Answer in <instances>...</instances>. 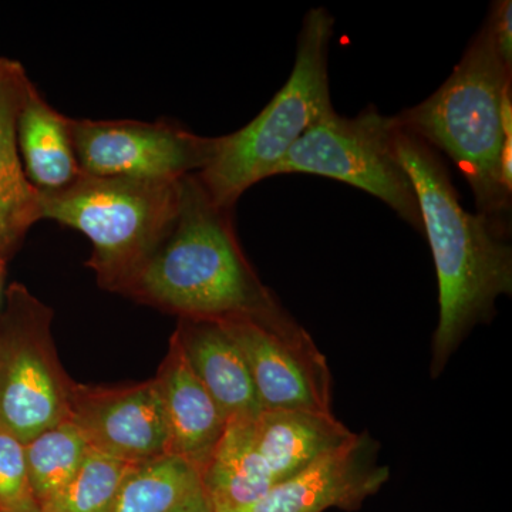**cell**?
<instances>
[{
	"label": "cell",
	"mask_w": 512,
	"mask_h": 512,
	"mask_svg": "<svg viewBox=\"0 0 512 512\" xmlns=\"http://www.w3.org/2000/svg\"><path fill=\"white\" fill-rule=\"evenodd\" d=\"M394 147L416 191L436 265L440 311L431 372L439 376L471 329L493 318L498 299L511 295L512 249L487 218L464 210L433 147L397 123Z\"/></svg>",
	"instance_id": "6da1fadb"
},
{
	"label": "cell",
	"mask_w": 512,
	"mask_h": 512,
	"mask_svg": "<svg viewBox=\"0 0 512 512\" xmlns=\"http://www.w3.org/2000/svg\"><path fill=\"white\" fill-rule=\"evenodd\" d=\"M512 64L501 55L493 22L471 40L460 63L429 99L394 117L463 173L478 208L510 232L512 194Z\"/></svg>",
	"instance_id": "7a4b0ae2"
},
{
	"label": "cell",
	"mask_w": 512,
	"mask_h": 512,
	"mask_svg": "<svg viewBox=\"0 0 512 512\" xmlns=\"http://www.w3.org/2000/svg\"><path fill=\"white\" fill-rule=\"evenodd\" d=\"M173 227L124 295L180 318H221L278 305L249 264L232 221L197 175L180 180Z\"/></svg>",
	"instance_id": "3957f363"
},
{
	"label": "cell",
	"mask_w": 512,
	"mask_h": 512,
	"mask_svg": "<svg viewBox=\"0 0 512 512\" xmlns=\"http://www.w3.org/2000/svg\"><path fill=\"white\" fill-rule=\"evenodd\" d=\"M333 26L335 20L328 10H309L303 18L288 82L251 123L217 137L210 163L195 175L221 207L234 208L248 188L275 177L293 144L316 121L335 111L328 72Z\"/></svg>",
	"instance_id": "277c9868"
},
{
	"label": "cell",
	"mask_w": 512,
	"mask_h": 512,
	"mask_svg": "<svg viewBox=\"0 0 512 512\" xmlns=\"http://www.w3.org/2000/svg\"><path fill=\"white\" fill-rule=\"evenodd\" d=\"M180 180L87 177L40 192V221L52 220L89 238L87 266L107 291H126L167 237L180 208Z\"/></svg>",
	"instance_id": "5b68a950"
},
{
	"label": "cell",
	"mask_w": 512,
	"mask_h": 512,
	"mask_svg": "<svg viewBox=\"0 0 512 512\" xmlns=\"http://www.w3.org/2000/svg\"><path fill=\"white\" fill-rule=\"evenodd\" d=\"M52 319L25 285L9 286L0 312V429L23 444L70 419L74 382L57 356Z\"/></svg>",
	"instance_id": "8992f818"
},
{
	"label": "cell",
	"mask_w": 512,
	"mask_h": 512,
	"mask_svg": "<svg viewBox=\"0 0 512 512\" xmlns=\"http://www.w3.org/2000/svg\"><path fill=\"white\" fill-rule=\"evenodd\" d=\"M394 117L369 107L356 117L336 111L316 121L288 151L275 175L313 174L375 195L423 234L412 180L394 147Z\"/></svg>",
	"instance_id": "52a82bcc"
},
{
	"label": "cell",
	"mask_w": 512,
	"mask_h": 512,
	"mask_svg": "<svg viewBox=\"0 0 512 512\" xmlns=\"http://www.w3.org/2000/svg\"><path fill=\"white\" fill-rule=\"evenodd\" d=\"M215 319L244 355L262 412L332 413V377L326 357L281 303Z\"/></svg>",
	"instance_id": "ba28073f"
},
{
	"label": "cell",
	"mask_w": 512,
	"mask_h": 512,
	"mask_svg": "<svg viewBox=\"0 0 512 512\" xmlns=\"http://www.w3.org/2000/svg\"><path fill=\"white\" fill-rule=\"evenodd\" d=\"M70 133L87 177L178 181L200 173L217 147L170 121L70 119Z\"/></svg>",
	"instance_id": "9c48e42d"
},
{
	"label": "cell",
	"mask_w": 512,
	"mask_h": 512,
	"mask_svg": "<svg viewBox=\"0 0 512 512\" xmlns=\"http://www.w3.org/2000/svg\"><path fill=\"white\" fill-rule=\"evenodd\" d=\"M70 419L90 447L131 464L170 454V434L156 379L130 386L73 384Z\"/></svg>",
	"instance_id": "30bf717a"
},
{
	"label": "cell",
	"mask_w": 512,
	"mask_h": 512,
	"mask_svg": "<svg viewBox=\"0 0 512 512\" xmlns=\"http://www.w3.org/2000/svg\"><path fill=\"white\" fill-rule=\"evenodd\" d=\"M389 478V468L377 466L375 441L355 434L298 474L276 484L254 503L222 512H323L353 510L377 493Z\"/></svg>",
	"instance_id": "8fae6325"
},
{
	"label": "cell",
	"mask_w": 512,
	"mask_h": 512,
	"mask_svg": "<svg viewBox=\"0 0 512 512\" xmlns=\"http://www.w3.org/2000/svg\"><path fill=\"white\" fill-rule=\"evenodd\" d=\"M156 382L170 434V454L184 458L202 473L228 421L191 369L174 336Z\"/></svg>",
	"instance_id": "7c38bea8"
},
{
	"label": "cell",
	"mask_w": 512,
	"mask_h": 512,
	"mask_svg": "<svg viewBox=\"0 0 512 512\" xmlns=\"http://www.w3.org/2000/svg\"><path fill=\"white\" fill-rule=\"evenodd\" d=\"M173 336L228 423L262 412L244 355L217 319L180 318Z\"/></svg>",
	"instance_id": "4fadbf2b"
},
{
	"label": "cell",
	"mask_w": 512,
	"mask_h": 512,
	"mask_svg": "<svg viewBox=\"0 0 512 512\" xmlns=\"http://www.w3.org/2000/svg\"><path fill=\"white\" fill-rule=\"evenodd\" d=\"M249 429L275 485L342 447L356 434L332 413L308 410H264L249 421Z\"/></svg>",
	"instance_id": "5bb4252c"
},
{
	"label": "cell",
	"mask_w": 512,
	"mask_h": 512,
	"mask_svg": "<svg viewBox=\"0 0 512 512\" xmlns=\"http://www.w3.org/2000/svg\"><path fill=\"white\" fill-rule=\"evenodd\" d=\"M30 82L23 66L0 83V256L8 258L40 221V192L20 160L18 117Z\"/></svg>",
	"instance_id": "9a60e30c"
},
{
	"label": "cell",
	"mask_w": 512,
	"mask_h": 512,
	"mask_svg": "<svg viewBox=\"0 0 512 512\" xmlns=\"http://www.w3.org/2000/svg\"><path fill=\"white\" fill-rule=\"evenodd\" d=\"M18 147L26 177L39 192L63 190L83 175L69 117L53 109L33 83L18 117Z\"/></svg>",
	"instance_id": "2e32d148"
},
{
	"label": "cell",
	"mask_w": 512,
	"mask_h": 512,
	"mask_svg": "<svg viewBox=\"0 0 512 512\" xmlns=\"http://www.w3.org/2000/svg\"><path fill=\"white\" fill-rule=\"evenodd\" d=\"M249 421H229L202 470V487L215 512L245 507L275 487L274 478L252 443Z\"/></svg>",
	"instance_id": "e0dca14e"
},
{
	"label": "cell",
	"mask_w": 512,
	"mask_h": 512,
	"mask_svg": "<svg viewBox=\"0 0 512 512\" xmlns=\"http://www.w3.org/2000/svg\"><path fill=\"white\" fill-rule=\"evenodd\" d=\"M200 488L198 468L165 454L133 467L109 512H170Z\"/></svg>",
	"instance_id": "ac0fdd59"
},
{
	"label": "cell",
	"mask_w": 512,
	"mask_h": 512,
	"mask_svg": "<svg viewBox=\"0 0 512 512\" xmlns=\"http://www.w3.org/2000/svg\"><path fill=\"white\" fill-rule=\"evenodd\" d=\"M89 450V441L72 419L42 431L25 444L30 487L40 508L72 480Z\"/></svg>",
	"instance_id": "d6986e66"
},
{
	"label": "cell",
	"mask_w": 512,
	"mask_h": 512,
	"mask_svg": "<svg viewBox=\"0 0 512 512\" xmlns=\"http://www.w3.org/2000/svg\"><path fill=\"white\" fill-rule=\"evenodd\" d=\"M134 466L90 447L72 480L40 512H109Z\"/></svg>",
	"instance_id": "ffe728a7"
},
{
	"label": "cell",
	"mask_w": 512,
	"mask_h": 512,
	"mask_svg": "<svg viewBox=\"0 0 512 512\" xmlns=\"http://www.w3.org/2000/svg\"><path fill=\"white\" fill-rule=\"evenodd\" d=\"M0 512H40L26 466L25 444L0 429Z\"/></svg>",
	"instance_id": "44dd1931"
},
{
	"label": "cell",
	"mask_w": 512,
	"mask_h": 512,
	"mask_svg": "<svg viewBox=\"0 0 512 512\" xmlns=\"http://www.w3.org/2000/svg\"><path fill=\"white\" fill-rule=\"evenodd\" d=\"M170 512H215V510L202 487L190 497L185 498L183 503L178 504Z\"/></svg>",
	"instance_id": "7402d4cb"
},
{
	"label": "cell",
	"mask_w": 512,
	"mask_h": 512,
	"mask_svg": "<svg viewBox=\"0 0 512 512\" xmlns=\"http://www.w3.org/2000/svg\"><path fill=\"white\" fill-rule=\"evenodd\" d=\"M22 64L15 62V60L5 59V57H0V83L3 80L8 79L10 74L16 72Z\"/></svg>",
	"instance_id": "603a6c76"
},
{
	"label": "cell",
	"mask_w": 512,
	"mask_h": 512,
	"mask_svg": "<svg viewBox=\"0 0 512 512\" xmlns=\"http://www.w3.org/2000/svg\"><path fill=\"white\" fill-rule=\"evenodd\" d=\"M3 272H5V258L0 256V286H2Z\"/></svg>",
	"instance_id": "cb8c5ba5"
}]
</instances>
